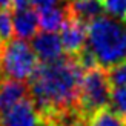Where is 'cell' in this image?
<instances>
[{
	"instance_id": "2",
	"label": "cell",
	"mask_w": 126,
	"mask_h": 126,
	"mask_svg": "<svg viewBox=\"0 0 126 126\" xmlns=\"http://www.w3.org/2000/svg\"><path fill=\"white\" fill-rule=\"evenodd\" d=\"M86 48L105 71L126 62V23L109 16H100L88 23Z\"/></svg>"
},
{
	"instance_id": "17",
	"label": "cell",
	"mask_w": 126,
	"mask_h": 126,
	"mask_svg": "<svg viewBox=\"0 0 126 126\" xmlns=\"http://www.w3.org/2000/svg\"><path fill=\"white\" fill-rule=\"evenodd\" d=\"M69 0H31V5L34 6V9L39 11H45V9H51L55 6H63L68 5Z\"/></svg>"
},
{
	"instance_id": "15",
	"label": "cell",
	"mask_w": 126,
	"mask_h": 126,
	"mask_svg": "<svg viewBox=\"0 0 126 126\" xmlns=\"http://www.w3.org/2000/svg\"><path fill=\"white\" fill-rule=\"evenodd\" d=\"M105 12L117 20H125L126 17V0H100Z\"/></svg>"
},
{
	"instance_id": "22",
	"label": "cell",
	"mask_w": 126,
	"mask_h": 126,
	"mask_svg": "<svg viewBox=\"0 0 126 126\" xmlns=\"http://www.w3.org/2000/svg\"><path fill=\"white\" fill-rule=\"evenodd\" d=\"M0 52H2V45H0Z\"/></svg>"
},
{
	"instance_id": "6",
	"label": "cell",
	"mask_w": 126,
	"mask_h": 126,
	"mask_svg": "<svg viewBox=\"0 0 126 126\" xmlns=\"http://www.w3.org/2000/svg\"><path fill=\"white\" fill-rule=\"evenodd\" d=\"M60 40L65 54L68 55H77L81 49L86 46V34H88V25L77 20L69 16V18L65 22L63 28L60 29Z\"/></svg>"
},
{
	"instance_id": "4",
	"label": "cell",
	"mask_w": 126,
	"mask_h": 126,
	"mask_svg": "<svg viewBox=\"0 0 126 126\" xmlns=\"http://www.w3.org/2000/svg\"><path fill=\"white\" fill-rule=\"evenodd\" d=\"M39 66V59L26 40L11 39L2 45L0 71L5 79L28 81Z\"/></svg>"
},
{
	"instance_id": "11",
	"label": "cell",
	"mask_w": 126,
	"mask_h": 126,
	"mask_svg": "<svg viewBox=\"0 0 126 126\" xmlns=\"http://www.w3.org/2000/svg\"><path fill=\"white\" fill-rule=\"evenodd\" d=\"M39 22L40 28L43 31H49V32H57L59 29L63 28L65 22L69 18V8L68 5L63 6H55L51 9L39 11Z\"/></svg>"
},
{
	"instance_id": "7",
	"label": "cell",
	"mask_w": 126,
	"mask_h": 126,
	"mask_svg": "<svg viewBox=\"0 0 126 126\" xmlns=\"http://www.w3.org/2000/svg\"><path fill=\"white\" fill-rule=\"evenodd\" d=\"M40 120L32 100L26 97L0 117V126H39Z\"/></svg>"
},
{
	"instance_id": "12",
	"label": "cell",
	"mask_w": 126,
	"mask_h": 126,
	"mask_svg": "<svg viewBox=\"0 0 126 126\" xmlns=\"http://www.w3.org/2000/svg\"><path fill=\"white\" fill-rule=\"evenodd\" d=\"M88 126H126V120L108 106L88 118Z\"/></svg>"
},
{
	"instance_id": "3",
	"label": "cell",
	"mask_w": 126,
	"mask_h": 126,
	"mask_svg": "<svg viewBox=\"0 0 126 126\" xmlns=\"http://www.w3.org/2000/svg\"><path fill=\"white\" fill-rule=\"evenodd\" d=\"M111 91L112 85L109 81V75L103 68L95 66L83 72L79 88L77 108L86 122L95 112L109 106Z\"/></svg>"
},
{
	"instance_id": "14",
	"label": "cell",
	"mask_w": 126,
	"mask_h": 126,
	"mask_svg": "<svg viewBox=\"0 0 126 126\" xmlns=\"http://www.w3.org/2000/svg\"><path fill=\"white\" fill-rule=\"evenodd\" d=\"M14 35L12 28V12L9 9L0 11V45L9 42Z\"/></svg>"
},
{
	"instance_id": "20",
	"label": "cell",
	"mask_w": 126,
	"mask_h": 126,
	"mask_svg": "<svg viewBox=\"0 0 126 126\" xmlns=\"http://www.w3.org/2000/svg\"><path fill=\"white\" fill-rule=\"evenodd\" d=\"M39 126H57L55 123H52V122H49V120H40V123H39Z\"/></svg>"
},
{
	"instance_id": "18",
	"label": "cell",
	"mask_w": 126,
	"mask_h": 126,
	"mask_svg": "<svg viewBox=\"0 0 126 126\" xmlns=\"http://www.w3.org/2000/svg\"><path fill=\"white\" fill-rule=\"evenodd\" d=\"M31 0H12V8L14 9H25L29 8Z\"/></svg>"
},
{
	"instance_id": "1",
	"label": "cell",
	"mask_w": 126,
	"mask_h": 126,
	"mask_svg": "<svg viewBox=\"0 0 126 126\" xmlns=\"http://www.w3.org/2000/svg\"><path fill=\"white\" fill-rule=\"evenodd\" d=\"M83 68L74 55L65 54L52 63H40L28 79V91L43 120H52L77 108Z\"/></svg>"
},
{
	"instance_id": "8",
	"label": "cell",
	"mask_w": 126,
	"mask_h": 126,
	"mask_svg": "<svg viewBox=\"0 0 126 126\" xmlns=\"http://www.w3.org/2000/svg\"><path fill=\"white\" fill-rule=\"evenodd\" d=\"M28 83L12 79H5L0 83V117L11 108L28 97Z\"/></svg>"
},
{
	"instance_id": "16",
	"label": "cell",
	"mask_w": 126,
	"mask_h": 126,
	"mask_svg": "<svg viewBox=\"0 0 126 126\" xmlns=\"http://www.w3.org/2000/svg\"><path fill=\"white\" fill-rule=\"evenodd\" d=\"M108 75L112 86H126V62L109 69Z\"/></svg>"
},
{
	"instance_id": "13",
	"label": "cell",
	"mask_w": 126,
	"mask_h": 126,
	"mask_svg": "<svg viewBox=\"0 0 126 126\" xmlns=\"http://www.w3.org/2000/svg\"><path fill=\"white\" fill-rule=\"evenodd\" d=\"M109 108L126 120V86H112Z\"/></svg>"
},
{
	"instance_id": "9",
	"label": "cell",
	"mask_w": 126,
	"mask_h": 126,
	"mask_svg": "<svg viewBox=\"0 0 126 126\" xmlns=\"http://www.w3.org/2000/svg\"><path fill=\"white\" fill-rule=\"evenodd\" d=\"M12 28L14 35L20 40L32 39L37 34V29L40 28L39 14L35 9L25 8V9H14L12 14Z\"/></svg>"
},
{
	"instance_id": "5",
	"label": "cell",
	"mask_w": 126,
	"mask_h": 126,
	"mask_svg": "<svg viewBox=\"0 0 126 126\" xmlns=\"http://www.w3.org/2000/svg\"><path fill=\"white\" fill-rule=\"evenodd\" d=\"M31 48L42 63H52L65 55L60 35L49 31L37 32L31 39Z\"/></svg>"
},
{
	"instance_id": "10",
	"label": "cell",
	"mask_w": 126,
	"mask_h": 126,
	"mask_svg": "<svg viewBox=\"0 0 126 126\" xmlns=\"http://www.w3.org/2000/svg\"><path fill=\"white\" fill-rule=\"evenodd\" d=\"M69 16L83 23H91L97 17L103 16V5L100 0H69Z\"/></svg>"
},
{
	"instance_id": "23",
	"label": "cell",
	"mask_w": 126,
	"mask_h": 126,
	"mask_svg": "<svg viewBox=\"0 0 126 126\" xmlns=\"http://www.w3.org/2000/svg\"><path fill=\"white\" fill-rule=\"evenodd\" d=\"M125 23H126V17H125Z\"/></svg>"
},
{
	"instance_id": "21",
	"label": "cell",
	"mask_w": 126,
	"mask_h": 126,
	"mask_svg": "<svg viewBox=\"0 0 126 126\" xmlns=\"http://www.w3.org/2000/svg\"><path fill=\"white\" fill-rule=\"evenodd\" d=\"M2 80H3V74H2V71H0V83H2Z\"/></svg>"
},
{
	"instance_id": "24",
	"label": "cell",
	"mask_w": 126,
	"mask_h": 126,
	"mask_svg": "<svg viewBox=\"0 0 126 126\" xmlns=\"http://www.w3.org/2000/svg\"><path fill=\"white\" fill-rule=\"evenodd\" d=\"M83 126H85V125H83Z\"/></svg>"
},
{
	"instance_id": "19",
	"label": "cell",
	"mask_w": 126,
	"mask_h": 126,
	"mask_svg": "<svg viewBox=\"0 0 126 126\" xmlns=\"http://www.w3.org/2000/svg\"><path fill=\"white\" fill-rule=\"evenodd\" d=\"M12 6V0H0V11H6Z\"/></svg>"
}]
</instances>
